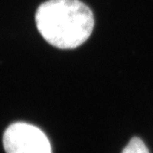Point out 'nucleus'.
Returning <instances> with one entry per match:
<instances>
[{"mask_svg": "<svg viewBox=\"0 0 153 153\" xmlns=\"http://www.w3.org/2000/svg\"><path fill=\"white\" fill-rule=\"evenodd\" d=\"M122 153H149V151L141 138L134 137L131 139Z\"/></svg>", "mask_w": 153, "mask_h": 153, "instance_id": "nucleus-3", "label": "nucleus"}, {"mask_svg": "<svg viewBox=\"0 0 153 153\" xmlns=\"http://www.w3.org/2000/svg\"><path fill=\"white\" fill-rule=\"evenodd\" d=\"M37 28L47 42L62 49L80 46L94 28V16L79 0H48L35 14Z\"/></svg>", "mask_w": 153, "mask_h": 153, "instance_id": "nucleus-1", "label": "nucleus"}, {"mask_svg": "<svg viewBox=\"0 0 153 153\" xmlns=\"http://www.w3.org/2000/svg\"><path fill=\"white\" fill-rule=\"evenodd\" d=\"M6 153H52L47 136L38 127L17 122L9 126L3 134Z\"/></svg>", "mask_w": 153, "mask_h": 153, "instance_id": "nucleus-2", "label": "nucleus"}]
</instances>
